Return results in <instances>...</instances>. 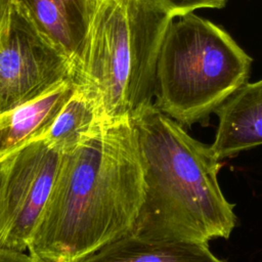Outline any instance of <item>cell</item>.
I'll use <instances>...</instances> for the list:
<instances>
[{"mask_svg":"<svg viewBox=\"0 0 262 262\" xmlns=\"http://www.w3.org/2000/svg\"><path fill=\"white\" fill-rule=\"evenodd\" d=\"M97 1L14 0V3L40 34L69 58L76 73L83 59Z\"/></svg>","mask_w":262,"mask_h":262,"instance_id":"obj_7","label":"cell"},{"mask_svg":"<svg viewBox=\"0 0 262 262\" xmlns=\"http://www.w3.org/2000/svg\"><path fill=\"white\" fill-rule=\"evenodd\" d=\"M14 0H0V27L7 18Z\"/></svg>","mask_w":262,"mask_h":262,"instance_id":"obj_13","label":"cell"},{"mask_svg":"<svg viewBox=\"0 0 262 262\" xmlns=\"http://www.w3.org/2000/svg\"><path fill=\"white\" fill-rule=\"evenodd\" d=\"M79 262H226L208 244L154 239L129 232Z\"/></svg>","mask_w":262,"mask_h":262,"instance_id":"obj_10","label":"cell"},{"mask_svg":"<svg viewBox=\"0 0 262 262\" xmlns=\"http://www.w3.org/2000/svg\"><path fill=\"white\" fill-rule=\"evenodd\" d=\"M131 120L144 179L143 202L131 232L205 244L228 238L237 218L234 204L220 188L222 164L211 145L191 137L154 102L138 107Z\"/></svg>","mask_w":262,"mask_h":262,"instance_id":"obj_2","label":"cell"},{"mask_svg":"<svg viewBox=\"0 0 262 262\" xmlns=\"http://www.w3.org/2000/svg\"><path fill=\"white\" fill-rule=\"evenodd\" d=\"M72 62L13 3L0 27V114L74 78Z\"/></svg>","mask_w":262,"mask_h":262,"instance_id":"obj_6","label":"cell"},{"mask_svg":"<svg viewBox=\"0 0 262 262\" xmlns=\"http://www.w3.org/2000/svg\"><path fill=\"white\" fill-rule=\"evenodd\" d=\"M227 0H98L75 81L96 99L101 119L131 117L151 103L160 47L170 23Z\"/></svg>","mask_w":262,"mask_h":262,"instance_id":"obj_3","label":"cell"},{"mask_svg":"<svg viewBox=\"0 0 262 262\" xmlns=\"http://www.w3.org/2000/svg\"><path fill=\"white\" fill-rule=\"evenodd\" d=\"M0 262H48L34 256L32 254H26L24 251L10 250L5 248H0Z\"/></svg>","mask_w":262,"mask_h":262,"instance_id":"obj_12","label":"cell"},{"mask_svg":"<svg viewBox=\"0 0 262 262\" xmlns=\"http://www.w3.org/2000/svg\"><path fill=\"white\" fill-rule=\"evenodd\" d=\"M77 87L75 78L66 80L40 97L0 114V158L48 130Z\"/></svg>","mask_w":262,"mask_h":262,"instance_id":"obj_9","label":"cell"},{"mask_svg":"<svg viewBox=\"0 0 262 262\" xmlns=\"http://www.w3.org/2000/svg\"><path fill=\"white\" fill-rule=\"evenodd\" d=\"M252 61L222 27L193 12L177 16L160 47L154 103L182 126L207 120L248 82Z\"/></svg>","mask_w":262,"mask_h":262,"instance_id":"obj_4","label":"cell"},{"mask_svg":"<svg viewBox=\"0 0 262 262\" xmlns=\"http://www.w3.org/2000/svg\"><path fill=\"white\" fill-rule=\"evenodd\" d=\"M61 161L43 138L0 158V248L28 249Z\"/></svg>","mask_w":262,"mask_h":262,"instance_id":"obj_5","label":"cell"},{"mask_svg":"<svg viewBox=\"0 0 262 262\" xmlns=\"http://www.w3.org/2000/svg\"><path fill=\"white\" fill-rule=\"evenodd\" d=\"M215 113L218 126L211 147L220 160L262 145V79L245 83Z\"/></svg>","mask_w":262,"mask_h":262,"instance_id":"obj_8","label":"cell"},{"mask_svg":"<svg viewBox=\"0 0 262 262\" xmlns=\"http://www.w3.org/2000/svg\"><path fill=\"white\" fill-rule=\"evenodd\" d=\"M102 123L96 99L77 83L75 92L41 138L61 155L70 154L88 139Z\"/></svg>","mask_w":262,"mask_h":262,"instance_id":"obj_11","label":"cell"},{"mask_svg":"<svg viewBox=\"0 0 262 262\" xmlns=\"http://www.w3.org/2000/svg\"><path fill=\"white\" fill-rule=\"evenodd\" d=\"M144 196L131 117L103 122L60 168L28 247L48 262H79L131 232Z\"/></svg>","mask_w":262,"mask_h":262,"instance_id":"obj_1","label":"cell"}]
</instances>
